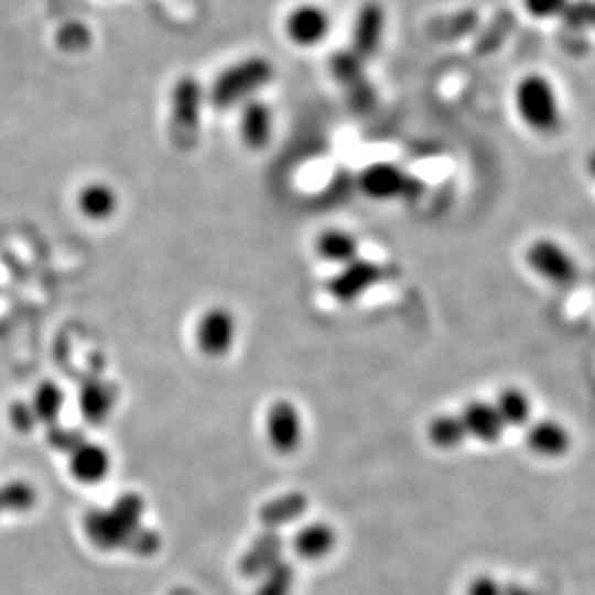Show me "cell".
I'll return each instance as SVG.
<instances>
[{
	"label": "cell",
	"mask_w": 595,
	"mask_h": 595,
	"mask_svg": "<svg viewBox=\"0 0 595 595\" xmlns=\"http://www.w3.org/2000/svg\"><path fill=\"white\" fill-rule=\"evenodd\" d=\"M530 451L540 457H561L571 450L573 437L558 420H538L527 430Z\"/></svg>",
	"instance_id": "17"
},
{
	"label": "cell",
	"mask_w": 595,
	"mask_h": 595,
	"mask_svg": "<svg viewBox=\"0 0 595 595\" xmlns=\"http://www.w3.org/2000/svg\"><path fill=\"white\" fill-rule=\"evenodd\" d=\"M116 401L115 388L102 380H89L79 390V409L91 424L105 422L115 411Z\"/></svg>",
	"instance_id": "21"
},
{
	"label": "cell",
	"mask_w": 595,
	"mask_h": 595,
	"mask_svg": "<svg viewBox=\"0 0 595 595\" xmlns=\"http://www.w3.org/2000/svg\"><path fill=\"white\" fill-rule=\"evenodd\" d=\"M205 93L197 79L182 77L172 93V131L180 141L195 138L201 126Z\"/></svg>",
	"instance_id": "9"
},
{
	"label": "cell",
	"mask_w": 595,
	"mask_h": 595,
	"mask_svg": "<svg viewBox=\"0 0 595 595\" xmlns=\"http://www.w3.org/2000/svg\"><path fill=\"white\" fill-rule=\"evenodd\" d=\"M504 595H534L530 589L520 586V584H505Z\"/></svg>",
	"instance_id": "34"
},
{
	"label": "cell",
	"mask_w": 595,
	"mask_h": 595,
	"mask_svg": "<svg viewBox=\"0 0 595 595\" xmlns=\"http://www.w3.org/2000/svg\"><path fill=\"white\" fill-rule=\"evenodd\" d=\"M309 509V497L301 491H288L260 507L259 520L267 530H280L301 519Z\"/></svg>",
	"instance_id": "20"
},
{
	"label": "cell",
	"mask_w": 595,
	"mask_h": 595,
	"mask_svg": "<svg viewBox=\"0 0 595 595\" xmlns=\"http://www.w3.org/2000/svg\"><path fill=\"white\" fill-rule=\"evenodd\" d=\"M524 259L536 275L558 288H569L578 280V264L573 255L551 237H540L528 245Z\"/></svg>",
	"instance_id": "4"
},
{
	"label": "cell",
	"mask_w": 595,
	"mask_h": 595,
	"mask_svg": "<svg viewBox=\"0 0 595 595\" xmlns=\"http://www.w3.org/2000/svg\"><path fill=\"white\" fill-rule=\"evenodd\" d=\"M237 321L226 306H213L201 314L195 328V344L198 351L210 359L226 357L236 345Z\"/></svg>",
	"instance_id": "6"
},
{
	"label": "cell",
	"mask_w": 595,
	"mask_h": 595,
	"mask_svg": "<svg viewBox=\"0 0 595 595\" xmlns=\"http://www.w3.org/2000/svg\"><path fill=\"white\" fill-rule=\"evenodd\" d=\"M118 195L108 184L85 185L84 190L77 195V208L84 214L87 220L107 221L115 216L118 210Z\"/></svg>",
	"instance_id": "22"
},
{
	"label": "cell",
	"mask_w": 595,
	"mask_h": 595,
	"mask_svg": "<svg viewBox=\"0 0 595 595\" xmlns=\"http://www.w3.org/2000/svg\"><path fill=\"white\" fill-rule=\"evenodd\" d=\"M147 504L143 497L130 491L118 497L115 504L91 509L85 515L84 530L87 540L100 551H130L131 555L151 558L161 550V536L143 527Z\"/></svg>",
	"instance_id": "1"
},
{
	"label": "cell",
	"mask_w": 595,
	"mask_h": 595,
	"mask_svg": "<svg viewBox=\"0 0 595 595\" xmlns=\"http://www.w3.org/2000/svg\"><path fill=\"white\" fill-rule=\"evenodd\" d=\"M283 31L293 45L311 48L328 39L332 20L324 8L306 2V4L291 8L285 15Z\"/></svg>",
	"instance_id": "10"
},
{
	"label": "cell",
	"mask_w": 595,
	"mask_h": 595,
	"mask_svg": "<svg viewBox=\"0 0 595 595\" xmlns=\"http://www.w3.org/2000/svg\"><path fill=\"white\" fill-rule=\"evenodd\" d=\"M274 79V64L264 56H249L224 69L214 79L208 99L218 110L244 107L255 99V93Z\"/></svg>",
	"instance_id": "3"
},
{
	"label": "cell",
	"mask_w": 595,
	"mask_h": 595,
	"mask_svg": "<svg viewBox=\"0 0 595 595\" xmlns=\"http://www.w3.org/2000/svg\"><path fill=\"white\" fill-rule=\"evenodd\" d=\"M10 422H12L20 432H31V430L39 424L35 414L31 411L30 403L12 404V409H10Z\"/></svg>",
	"instance_id": "32"
},
{
	"label": "cell",
	"mask_w": 595,
	"mask_h": 595,
	"mask_svg": "<svg viewBox=\"0 0 595 595\" xmlns=\"http://www.w3.org/2000/svg\"><path fill=\"white\" fill-rule=\"evenodd\" d=\"M468 437L461 414H440L428 426V440L440 450H455Z\"/></svg>",
	"instance_id": "23"
},
{
	"label": "cell",
	"mask_w": 595,
	"mask_h": 595,
	"mask_svg": "<svg viewBox=\"0 0 595 595\" xmlns=\"http://www.w3.org/2000/svg\"><path fill=\"white\" fill-rule=\"evenodd\" d=\"M37 504V489L30 482H7L0 486V517L2 515H22Z\"/></svg>",
	"instance_id": "24"
},
{
	"label": "cell",
	"mask_w": 595,
	"mask_h": 595,
	"mask_svg": "<svg viewBox=\"0 0 595 595\" xmlns=\"http://www.w3.org/2000/svg\"><path fill=\"white\" fill-rule=\"evenodd\" d=\"M274 136V112L264 100L245 102L239 115V138L245 147L260 151L268 147Z\"/></svg>",
	"instance_id": "14"
},
{
	"label": "cell",
	"mask_w": 595,
	"mask_h": 595,
	"mask_svg": "<svg viewBox=\"0 0 595 595\" xmlns=\"http://www.w3.org/2000/svg\"><path fill=\"white\" fill-rule=\"evenodd\" d=\"M295 588V569L285 559L275 563L270 571L260 576L255 595H291Z\"/></svg>",
	"instance_id": "27"
},
{
	"label": "cell",
	"mask_w": 595,
	"mask_h": 595,
	"mask_svg": "<svg viewBox=\"0 0 595 595\" xmlns=\"http://www.w3.org/2000/svg\"><path fill=\"white\" fill-rule=\"evenodd\" d=\"M588 170L589 174L595 177V151L592 153V156L588 159Z\"/></svg>",
	"instance_id": "35"
},
{
	"label": "cell",
	"mask_w": 595,
	"mask_h": 595,
	"mask_svg": "<svg viewBox=\"0 0 595 595\" xmlns=\"http://www.w3.org/2000/svg\"><path fill=\"white\" fill-rule=\"evenodd\" d=\"M336 542L337 536L334 528L326 522H313V524L299 528L291 540V548L299 559L321 561V559L328 558L329 553L334 551Z\"/></svg>",
	"instance_id": "18"
},
{
	"label": "cell",
	"mask_w": 595,
	"mask_h": 595,
	"mask_svg": "<svg viewBox=\"0 0 595 595\" xmlns=\"http://www.w3.org/2000/svg\"><path fill=\"white\" fill-rule=\"evenodd\" d=\"M285 540L280 530H267L257 536L239 559V573L247 578H260L283 559Z\"/></svg>",
	"instance_id": "13"
},
{
	"label": "cell",
	"mask_w": 595,
	"mask_h": 595,
	"mask_svg": "<svg viewBox=\"0 0 595 595\" xmlns=\"http://www.w3.org/2000/svg\"><path fill=\"white\" fill-rule=\"evenodd\" d=\"M522 123L542 136H553L563 126V108L555 85L542 74H527L512 93Z\"/></svg>",
	"instance_id": "2"
},
{
	"label": "cell",
	"mask_w": 595,
	"mask_h": 595,
	"mask_svg": "<svg viewBox=\"0 0 595 595\" xmlns=\"http://www.w3.org/2000/svg\"><path fill=\"white\" fill-rule=\"evenodd\" d=\"M561 18L576 28L595 25V4L594 2H569L565 14Z\"/></svg>",
	"instance_id": "30"
},
{
	"label": "cell",
	"mask_w": 595,
	"mask_h": 595,
	"mask_svg": "<svg viewBox=\"0 0 595 595\" xmlns=\"http://www.w3.org/2000/svg\"><path fill=\"white\" fill-rule=\"evenodd\" d=\"M466 595H504V586L494 576L480 574L468 584Z\"/></svg>",
	"instance_id": "33"
},
{
	"label": "cell",
	"mask_w": 595,
	"mask_h": 595,
	"mask_svg": "<svg viewBox=\"0 0 595 595\" xmlns=\"http://www.w3.org/2000/svg\"><path fill=\"white\" fill-rule=\"evenodd\" d=\"M84 440V434L77 432V430H72V428L51 426V432H48V442L53 443V447L64 451V453H69Z\"/></svg>",
	"instance_id": "31"
},
{
	"label": "cell",
	"mask_w": 595,
	"mask_h": 595,
	"mask_svg": "<svg viewBox=\"0 0 595 595\" xmlns=\"http://www.w3.org/2000/svg\"><path fill=\"white\" fill-rule=\"evenodd\" d=\"M458 414L465 422L468 437H474L482 443L499 442L507 428L501 414L497 412L496 404L486 403V401H470Z\"/></svg>",
	"instance_id": "16"
},
{
	"label": "cell",
	"mask_w": 595,
	"mask_h": 595,
	"mask_svg": "<svg viewBox=\"0 0 595 595\" xmlns=\"http://www.w3.org/2000/svg\"><path fill=\"white\" fill-rule=\"evenodd\" d=\"M314 252L324 262L344 267L351 260L359 259L360 244L351 231L339 228H328L321 231L314 239Z\"/></svg>",
	"instance_id": "19"
},
{
	"label": "cell",
	"mask_w": 595,
	"mask_h": 595,
	"mask_svg": "<svg viewBox=\"0 0 595 595\" xmlns=\"http://www.w3.org/2000/svg\"><path fill=\"white\" fill-rule=\"evenodd\" d=\"M56 41L68 53H82L91 43V31L82 22H69L58 30Z\"/></svg>",
	"instance_id": "28"
},
{
	"label": "cell",
	"mask_w": 595,
	"mask_h": 595,
	"mask_svg": "<svg viewBox=\"0 0 595 595\" xmlns=\"http://www.w3.org/2000/svg\"><path fill=\"white\" fill-rule=\"evenodd\" d=\"M69 473L77 482L99 484L107 478L112 466V458L107 447L100 443L82 442L69 451Z\"/></svg>",
	"instance_id": "15"
},
{
	"label": "cell",
	"mask_w": 595,
	"mask_h": 595,
	"mask_svg": "<svg viewBox=\"0 0 595 595\" xmlns=\"http://www.w3.org/2000/svg\"><path fill=\"white\" fill-rule=\"evenodd\" d=\"M386 25H388V18L380 2L370 0L367 4H363L353 22L349 48L363 61H370L382 46Z\"/></svg>",
	"instance_id": "11"
},
{
	"label": "cell",
	"mask_w": 595,
	"mask_h": 595,
	"mask_svg": "<svg viewBox=\"0 0 595 595\" xmlns=\"http://www.w3.org/2000/svg\"><path fill=\"white\" fill-rule=\"evenodd\" d=\"M382 278L383 270L380 264H376L375 260L359 257L339 267L336 274L326 283V290L329 298L337 303H353L372 290Z\"/></svg>",
	"instance_id": "7"
},
{
	"label": "cell",
	"mask_w": 595,
	"mask_h": 595,
	"mask_svg": "<svg viewBox=\"0 0 595 595\" xmlns=\"http://www.w3.org/2000/svg\"><path fill=\"white\" fill-rule=\"evenodd\" d=\"M528 14L536 20H551L565 14L571 0H522Z\"/></svg>",
	"instance_id": "29"
},
{
	"label": "cell",
	"mask_w": 595,
	"mask_h": 595,
	"mask_svg": "<svg viewBox=\"0 0 595 595\" xmlns=\"http://www.w3.org/2000/svg\"><path fill=\"white\" fill-rule=\"evenodd\" d=\"M360 192L375 201L414 198L422 193V184L407 170L391 162L368 164L359 174Z\"/></svg>",
	"instance_id": "5"
},
{
	"label": "cell",
	"mask_w": 595,
	"mask_h": 595,
	"mask_svg": "<svg viewBox=\"0 0 595 595\" xmlns=\"http://www.w3.org/2000/svg\"><path fill=\"white\" fill-rule=\"evenodd\" d=\"M267 437L272 450L280 455H291L303 442V420L298 407L288 399H278L268 407Z\"/></svg>",
	"instance_id": "8"
},
{
	"label": "cell",
	"mask_w": 595,
	"mask_h": 595,
	"mask_svg": "<svg viewBox=\"0 0 595 595\" xmlns=\"http://www.w3.org/2000/svg\"><path fill=\"white\" fill-rule=\"evenodd\" d=\"M64 391L61 386L54 382H43L39 386L33 399H31V411L35 414L37 422H43L46 426H54V422L61 414L64 407Z\"/></svg>",
	"instance_id": "25"
},
{
	"label": "cell",
	"mask_w": 595,
	"mask_h": 595,
	"mask_svg": "<svg viewBox=\"0 0 595 595\" xmlns=\"http://www.w3.org/2000/svg\"><path fill=\"white\" fill-rule=\"evenodd\" d=\"M496 409L505 426H524L532 414V403L527 393L517 388H507L497 396Z\"/></svg>",
	"instance_id": "26"
},
{
	"label": "cell",
	"mask_w": 595,
	"mask_h": 595,
	"mask_svg": "<svg viewBox=\"0 0 595 595\" xmlns=\"http://www.w3.org/2000/svg\"><path fill=\"white\" fill-rule=\"evenodd\" d=\"M329 72L337 84L344 85L357 107L365 110L372 107L375 89L368 85L365 77V61L353 53L351 48L337 51L329 56Z\"/></svg>",
	"instance_id": "12"
}]
</instances>
